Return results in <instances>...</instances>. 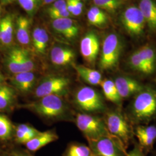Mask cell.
<instances>
[{
	"label": "cell",
	"instance_id": "6da1fadb",
	"mask_svg": "<svg viewBox=\"0 0 156 156\" xmlns=\"http://www.w3.org/2000/svg\"><path fill=\"white\" fill-rule=\"evenodd\" d=\"M40 117L49 120H58L67 117L69 108L62 97L48 95L22 105Z\"/></svg>",
	"mask_w": 156,
	"mask_h": 156
},
{
	"label": "cell",
	"instance_id": "7a4b0ae2",
	"mask_svg": "<svg viewBox=\"0 0 156 156\" xmlns=\"http://www.w3.org/2000/svg\"><path fill=\"white\" fill-rule=\"evenodd\" d=\"M4 65L11 75L19 73L35 71L37 68L30 50L14 46L5 52Z\"/></svg>",
	"mask_w": 156,
	"mask_h": 156
},
{
	"label": "cell",
	"instance_id": "3957f363",
	"mask_svg": "<svg viewBox=\"0 0 156 156\" xmlns=\"http://www.w3.org/2000/svg\"><path fill=\"white\" fill-rule=\"evenodd\" d=\"M70 85V79L67 76L60 75H48L38 81L33 93L36 99L48 95L63 97L68 93Z\"/></svg>",
	"mask_w": 156,
	"mask_h": 156
},
{
	"label": "cell",
	"instance_id": "277c9868",
	"mask_svg": "<svg viewBox=\"0 0 156 156\" xmlns=\"http://www.w3.org/2000/svg\"><path fill=\"white\" fill-rule=\"evenodd\" d=\"M131 113L134 119L140 122L147 121L156 115V91L144 88L134 99Z\"/></svg>",
	"mask_w": 156,
	"mask_h": 156
},
{
	"label": "cell",
	"instance_id": "5b68a950",
	"mask_svg": "<svg viewBox=\"0 0 156 156\" xmlns=\"http://www.w3.org/2000/svg\"><path fill=\"white\" fill-rule=\"evenodd\" d=\"M76 125L88 140L112 136L106 128L105 122L100 118L89 113H79L76 116Z\"/></svg>",
	"mask_w": 156,
	"mask_h": 156
},
{
	"label": "cell",
	"instance_id": "8992f818",
	"mask_svg": "<svg viewBox=\"0 0 156 156\" xmlns=\"http://www.w3.org/2000/svg\"><path fill=\"white\" fill-rule=\"evenodd\" d=\"M122 48V41L116 34L106 36L102 43L99 64L102 70H110L117 66Z\"/></svg>",
	"mask_w": 156,
	"mask_h": 156
},
{
	"label": "cell",
	"instance_id": "52a82bcc",
	"mask_svg": "<svg viewBox=\"0 0 156 156\" xmlns=\"http://www.w3.org/2000/svg\"><path fill=\"white\" fill-rule=\"evenodd\" d=\"M75 105L80 110L87 113H97L105 109L102 97L95 90L89 87H80L75 92L73 97Z\"/></svg>",
	"mask_w": 156,
	"mask_h": 156
},
{
	"label": "cell",
	"instance_id": "ba28073f",
	"mask_svg": "<svg viewBox=\"0 0 156 156\" xmlns=\"http://www.w3.org/2000/svg\"><path fill=\"white\" fill-rule=\"evenodd\" d=\"M110 134L116 138L127 149L131 140V131L121 113L116 111L108 112L104 120Z\"/></svg>",
	"mask_w": 156,
	"mask_h": 156
},
{
	"label": "cell",
	"instance_id": "9c48e42d",
	"mask_svg": "<svg viewBox=\"0 0 156 156\" xmlns=\"http://www.w3.org/2000/svg\"><path fill=\"white\" fill-rule=\"evenodd\" d=\"M89 146L94 156H126V149L113 136L88 140Z\"/></svg>",
	"mask_w": 156,
	"mask_h": 156
},
{
	"label": "cell",
	"instance_id": "30bf717a",
	"mask_svg": "<svg viewBox=\"0 0 156 156\" xmlns=\"http://www.w3.org/2000/svg\"><path fill=\"white\" fill-rule=\"evenodd\" d=\"M121 20L125 29L131 35L139 36L143 33L146 22L139 7H127L122 14Z\"/></svg>",
	"mask_w": 156,
	"mask_h": 156
},
{
	"label": "cell",
	"instance_id": "8fae6325",
	"mask_svg": "<svg viewBox=\"0 0 156 156\" xmlns=\"http://www.w3.org/2000/svg\"><path fill=\"white\" fill-rule=\"evenodd\" d=\"M80 51L86 62L93 66L100 51V42L96 34L89 31L84 35L80 41Z\"/></svg>",
	"mask_w": 156,
	"mask_h": 156
},
{
	"label": "cell",
	"instance_id": "7c38bea8",
	"mask_svg": "<svg viewBox=\"0 0 156 156\" xmlns=\"http://www.w3.org/2000/svg\"><path fill=\"white\" fill-rule=\"evenodd\" d=\"M38 81V75L35 71L19 73L11 75L10 78L12 86L17 92L24 95L33 93Z\"/></svg>",
	"mask_w": 156,
	"mask_h": 156
},
{
	"label": "cell",
	"instance_id": "4fadbf2b",
	"mask_svg": "<svg viewBox=\"0 0 156 156\" xmlns=\"http://www.w3.org/2000/svg\"><path fill=\"white\" fill-rule=\"evenodd\" d=\"M15 21L12 14L0 19V50L7 51L14 46Z\"/></svg>",
	"mask_w": 156,
	"mask_h": 156
},
{
	"label": "cell",
	"instance_id": "5bb4252c",
	"mask_svg": "<svg viewBox=\"0 0 156 156\" xmlns=\"http://www.w3.org/2000/svg\"><path fill=\"white\" fill-rule=\"evenodd\" d=\"M51 27L56 34L68 41L76 39L79 33L78 23L70 17L52 20Z\"/></svg>",
	"mask_w": 156,
	"mask_h": 156
},
{
	"label": "cell",
	"instance_id": "9a60e30c",
	"mask_svg": "<svg viewBox=\"0 0 156 156\" xmlns=\"http://www.w3.org/2000/svg\"><path fill=\"white\" fill-rule=\"evenodd\" d=\"M50 62L57 68L67 67L74 65L75 53L70 47L64 45H57L52 47L50 51Z\"/></svg>",
	"mask_w": 156,
	"mask_h": 156
},
{
	"label": "cell",
	"instance_id": "2e32d148",
	"mask_svg": "<svg viewBox=\"0 0 156 156\" xmlns=\"http://www.w3.org/2000/svg\"><path fill=\"white\" fill-rule=\"evenodd\" d=\"M30 20L27 17L19 16L15 24V37L20 46L30 50L31 44L30 34Z\"/></svg>",
	"mask_w": 156,
	"mask_h": 156
},
{
	"label": "cell",
	"instance_id": "e0dca14e",
	"mask_svg": "<svg viewBox=\"0 0 156 156\" xmlns=\"http://www.w3.org/2000/svg\"><path fill=\"white\" fill-rule=\"evenodd\" d=\"M114 82L122 99L138 94L144 89L138 81L128 76H119Z\"/></svg>",
	"mask_w": 156,
	"mask_h": 156
},
{
	"label": "cell",
	"instance_id": "ac0fdd59",
	"mask_svg": "<svg viewBox=\"0 0 156 156\" xmlns=\"http://www.w3.org/2000/svg\"><path fill=\"white\" fill-rule=\"evenodd\" d=\"M49 42V37L45 28L37 27L34 29L31 35V48L38 57H45Z\"/></svg>",
	"mask_w": 156,
	"mask_h": 156
},
{
	"label": "cell",
	"instance_id": "d6986e66",
	"mask_svg": "<svg viewBox=\"0 0 156 156\" xmlns=\"http://www.w3.org/2000/svg\"><path fill=\"white\" fill-rule=\"evenodd\" d=\"M135 134L139 141V146L143 151L147 152L152 150L156 140V126L138 127Z\"/></svg>",
	"mask_w": 156,
	"mask_h": 156
},
{
	"label": "cell",
	"instance_id": "ffe728a7",
	"mask_svg": "<svg viewBox=\"0 0 156 156\" xmlns=\"http://www.w3.org/2000/svg\"><path fill=\"white\" fill-rule=\"evenodd\" d=\"M58 140V136L55 131L48 130L41 132L38 135L29 140L24 146L27 151L31 153H34Z\"/></svg>",
	"mask_w": 156,
	"mask_h": 156
},
{
	"label": "cell",
	"instance_id": "44dd1931",
	"mask_svg": "<svg viewBox=\"0 0 156 156\" xmlns=\"http://www.w3.org/2000/svg\"><path fill=\"white\" fill-rule=\"evenodd\" d=\"M16 102V90L5 83L0 86V111H11Z\"/></svg>",
	"mask_w": 156,
	"mask_h": 156
},
{
	"label": "cell",
	"instance_id": "7402d4cb",
	"mask_svg": "<svg viewBox=\"0 0 156 156\" xmlns=\"http://www.w3.org/2000/svg\"><path fill=\"white\" fill-rule=\"evenodd\" d=\"M139 8L149 27L156 30V2L153 0H140Z\"/></svg>",
	"mask_w": 156,
	"mask_h": 156
},
{
	"label": "cell",
	"instance_id": "603a6c76",
	"mask_svg": "<svg viewBox=\"0 0 156 156\" xmlns=\"http://www.w3.org/2000/svg\"><path fill=\"white\" fill-rule=\"evenodd\" d=\"M73 67L79 76L85 82L93 86L100 85L102 78L99 71L81 65H73Z\"/></svg>",
	"mask_w": 156,
	"mask_h": 156
},
{
	"label": "cell",
	"instance_id": "cb8c5ba5",
	"mask_svg": "<svg viewBox=\"0 0 156 156\" xmlns=\"http://www.w3.org/2000/svg\"><path fill=\"white\" fill-rule=\"evenodd\" d=\"M147 67L150 73H154L156 67V52L149 45H146L136 50Z\"/></svg>",
	"mask_w": 156,
	"mask_h": 156
},
{
	"label": "cell",
	"instance_id": "d4e9b609",
	"mask_svg": "<svg viewBox=\"0 0 156 156\" xmlns=\"http://www.w3.org/2000/svg\"><path fill=\"white\" fill-rule=\"evenodd\" d=\"M103 93L108 100L113 103L120 104L122 98L118 92L116 84L113 81L109 79L102 80L100 84Z\"/></svg>",
	"mask_w": 156,
	"mask_h": 156
},
{
	"label": "cell",
	"instance_id": "484cf974",
	"mask_svg": "<svg viewBox=\"0 0 156 156\" xmlns=\"http://www.w3.org/2000/svg\"><path fill=\"white\" fill-rule=\"evenodd\" d=\"M15 129L11 120L0 113V142L5 143L13 138Z\"/></svg>",
	"mask_w": 156,
	"mask_h": 156
},
{
	"label": "cell",
	"instance_id": "4316f807",
	"mask_svg": "<svg viewBox=\"0 0 156 156\" xmlns=\"http://www.w3.org/2000/svg\"><path fill=\"white\" fill-rule=\"evenodd\" d=\"M92 154L89 146L79 143H71L68 145L62 156H90Z\"/></svg>",
	"mask_w": 156,
	"mask_h": 156
},
{
	"label": "cell",
	"instance_id": "83f0119b",
	"mask_svg": "<svg viewBox=\"0 0 156 156\" xmlns=\"http://www.w3.org/2000/svg\"><path fill=\"white\" fill-rule=\"evenodd\" d=\"M128 0H93L95 6L102 10L114 12L122 6Z\"/></svg>",
	"mask_w": 156,
	"mask_h": 156
},
{
	"label": "cell",
	"instance_id": "f1b7e54d",
	"mask_svg": "<svg viewBox=\"0 0 156 156\" xmlns=\"http://www.w3.org/2000/svg\"><path fill=\"white\" fill-rule=\"evenodd\" d=\"M128 63L130 67L137 72L146 75L151 74L147 67L142 60L137 51H135L129 56Z\"/></svg>",
	"mask_w": 156,
	"mask_h": 156
},
{
	"label": "cell",
	"instance_id": "f546056e",
	"mask_svg": "<svg viewBox=\"0 0 156 156\" xmlns=\"http://www.w3.org/2000/svg\"><path fill=\"white\" fill-rule=\"evenodd\" d=\"M39 0H18L19 4L23 9L28 13L29 16H33L38 7Z\"/></svg>",
	"mask_w": 156,
	"mask_h": 156
},
{
	"label": "cell",
	"instance_id": "4dcf8cb0",
	"mask_svg": "<svg viewBox=\"0 0 156 156\" xmlns=\"http://www.w3.org/2000/svg\"><path fill=\"white\" fill-rule=\"evenodd\" d=\"M87 19L90 24L97 27H102L105 25L108 21V19L98 16L90 10L87 13Z\"/></svg>",
	"mask_w": 156,
	"mask_h": 156
},
{
	"label": "cell",
	"instance_id": "1f68e13d",
	"mask_svg": "<svg viewBox=\"0 0 156 156\" xmlns=\"http://www.w3.org/2000/svg\"><path fill=\"white\" fill-rule=\"evenodd\" d=\"M48 13L52 20L62 19V18H66V17H69L71 15H72L68 11L67 8L58 9V10H57L55 11L48 12Z\"/></svg>",
	"mask_w": 156,
	"mask_h": 156
},
{
	"label": "cell",
	"instance_id": "d6a6232c",
	"mask_svg": "<svg viewBox=\"0 0 156 156\" xmlns=\"http://www.w3.org/2000/svg\"><path fill=\"white\" fill-rule=\"evenodd\" d=\"M8 151L9 156H34L27 149L19 147H13Z\"/></svg>",
	"mask_w": 156,
	"mask_h": 156
},
{
	"label": "cell",
	"instance_id": "836d02e7",
	"mask_svg": "<svg viewBox=\"0 0 156 156\" xmlns=\"http://www.w3.org/2000/svg\"><path fill=\"white\" fill-rule=\"evenodd\" d=\"M66 8H67L66 0H56L49 7L48 12L55 11Z\"/></svg>",
	"mask_w": 156,
	"mask_h": 156
},
{
	"label": "cell",
	"instance_id": "e575fe53",
	"mask_svg": "<svg viewBox=\"0 0 156 156\" xmlns=\"http://www.w3.org/2000/svg\"><path fill=\"white\" fill-rule=\"evenodd\" d=\"M73 2L74 9L73 11V15L77 16L82 13L83 8V4L82 0H73Z\"/></svg>",
	"mask_w": 156,
	"mask_h": 156
},
{
	"label": "cell",
	"instance_id": "d590c367",
	"mask_svg": "<svg viewBox=\"0 0 156 156\" xmlns=\"http://www.w3.org/2000/svg\"><path fill=\"white\" fill-rule=\"evenodd\" d=\"M126 156H145V155L139 145H136L131 151L127 153Z\"/></svg>",
	"mask_w": 156,
	"mask_h": 156
},
{
	"label": "cell",
	"instance_id": "8d00e7d4",
	"mask_svg": "<svg viewBox=\"0 0 156 156\" xmlns=\"http://www.w3.org/2000/svg\"><path fill=\"white\" fill-rule=\"evenodd\" d=\"M5 77L2 74V73L0 71V86L5 84Z\"/></svg>",
	"mask_w": 156,
	"mask_h": 156
},
{
	"label": "cell",
	"instance_id": "74e56055",
	"mask_svg": "<svg viewBox=\"0 0 156 156\" xmlns=\"http://www.w3.org/2000/svg\"><path fill=\"white\" fill-rule=\"evenodd\" d=\"M0 156H9L8 151L1 150L0 151Z\"/></svg>",
	"mask_w": 156,
	"mask_h": 156
},
{
	"label": "cell",
	"instance_id": "f35d334b",
	"mask_svg": "<svg viewBox=\"0 0 156 156\" xmlns=\"http://www.w3.org/2000/svg\"><path fill=\"white\" fill-rule=\"evenodd\" d=\"M1 3L3 4H10L12 2H13L14 0H0Z\"/></svg>",
	"mask_w": 156,
	"mask_h": 156
},
{
	"label": "cell",
	"instance_id": "ab89813d",
	"mask_svg": "<svg viewBox=\"0 0 156 156\" xmlns=\"http://www.w3.org/2000/svg\"><path fill=\"white\" fill-rule=\"evenodd\" d=\"M56 0H43V3L44 4H52L53 2H55Z\"/></svg>",
	"mask_w": 156,
	"mask_h": 156
},
{
	"label": "cell",
	"instance_id": "60d3db41",
	"mask_svg": "<svg viewBox=\"0 0 156 156\" xmlns=\"http://www.w3.org/2000/svg\"><path fill=\"white\" fill-rule=\"evenodd\" d=\"M1 8L0 6V15H1Z\"/></svg>",
	"mask_w": 156,
	"mask_h": 156
},
{
	"label": "cell",
	"instance_id": "b9f144b4",
	"mask_svg": "<svg viewBox=\"0 0 156 156\" xmlns=\"http://www.w3.org/2000/svg\"><path fill=\"white\" fill-rule=\"evenodd\" d=\"M40 1H41V2H43V0H39Z\"/></svg>",
	"mask_w": 156,
	"mask_h": 156
},
{
	"label": "cell",
	"instance_id": "7bdbcfd3",
	"mask_svg": "<svg viewBox=\"0 0 156 156\" xmlns=\"http://www.w3.org/2000/svg\"><path fill=\"white\" fill-rule=\"evenodd\" d=\"M90 156H94V155H93V154H92V155H91Z\"/></svg>",
	"mask_w": 156,
	"mask_h": 156
},
{
	"label": "cell",
	"instance_id": "ee69618b",
	"mask_svg": "<svg viewBox=\"0 0 156 156\" xmlns=\"http://www.w3.org/2000/svg\"><path fill=\"white\" fill-rule=\"evenodd\" d=\"M1 150H2V149H0V151H1Z\"/></svg>",
	"mask_w": 156,
	"mask_h": 156
}]
</instances>
